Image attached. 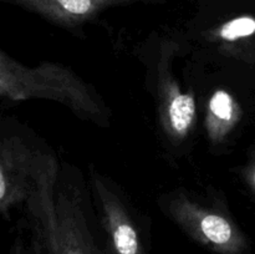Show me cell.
<instances>
[{"label": "cell", "instance_id": "52a82bcc", "mask_svg": "<svg viewBox=\"0 0 255 254\" xmlns=\"http://www.w3.org/2000/svg\"><path fill=\"white\" fill-rule=\"evenodd\" d=\"M166 109L169 129L176 136H186L196 119L194 97L188 94H182L179 90H177L169 95Z\"/></svg>", "mask_w": 255, "mask_h": 254}, {"label": "cell", "instance_id": "277c9868", "mask_svg": "<svg viewBox=\"0 0 255 254\" xmlns=\"http://www.w3.org/2000/svg\"><path fill=\"white\" fill-rule=\"evenodd\" d=\"M91 191L109 254H149L148 238L125 199L106 178L91 171Z\"/></svg>", "mask_w": 255, "mask_h": 254}, {"label": "cell", "instance_id": "8fae6325", "mask_svg": "<svg viewBox=\"0 0 255 254\" xmlns=\"http://www.w3.org/2000/svg\"><path fill=\"white\" fill-rule=\"evenodd\" d=\"M247 181H248L249 186L253 189L255 194V159L252 161V163L249 164L248 172H247Z\"/></svg>", "mask_w": 255, "mask_h": 254}, {"label": "cell", "instance_id": "3957f363", "mask_svg": "<svg viewBox=\"0 0 255 254\" xmlns=\"http://www.w3.org/2000/svg\"><path fill=\"white\" fill-rule=\"evenodd\" d=\"M29 127L11 116H0V217L24 207L40 173L52 156Z\"/></svg>", "mask_w": 255, "mask_h": 254}, {"label": "cell", "instance_id": "7a4b0ae2", "mask_svg": "<svg viewBox=\"0 0 255 254\" xmlns=\"http://www.w3.org/2000/svg\"><path fill=\"white\" fill-rule=\"evenodd\" d=\"M80 188L59 176L55 204L26 214L32 254H109L91 229Z\"/></svg>", "mask_w": 255, "mask_h": 254}, {"label": "cell", "instance_id": "30bf717a", "mask_svg": "<svg viewBox=\"0 0 255 254\" xmlns=\"http://www.w3.org/2000/svg\"><path fill=\"white\" fill-rule=\"evenodd\" d=\"M9 254H32L31 249L27 246L22 236H16L9 249Z\"/></svg>", "mask_w": 255, "mask_h": 254}, {"label": "cell", "instance_id": "6da1fadb", "mask_svg": "<svg viewBox=\"0 0 255 254\" xmlns=\"http://www.w3.org/2000/svg\"><path fill=\"white\" fill-rule=\"evenodd\" d=\"M31 99L60 102L81 119L107 125L106 105L96 90L70 67L55 62H42L30 67L0 49V101Z\"/></svg>", "mask_w": 255, "mask_h": 254}, {"label": "cell", "instance_id": "ba28073f", "mask_svg": "<svg viewBox=\"0 0 255 254\" xmlns=\"http://www.w3.org/2000/svg\"><path fill=\"white\" fill-rule=\"evenodd\" d=\"M255 32V20L252 17H238L227 22L219 31V36L228 41H234L239 37L249 36Z\"/></svg>", "mask_w": 255, "mask_h": 254}, {"label": "cell", "instance_id": "9c48e42d", "mask_svg": "<svg viewBox=\"0 0 255 254\" xmlns=\"http://www.w3.org/2000/svg\"><path fill=\"white\" fill-rule=\"evenodd\" d=\"M209 110L214 117L223 120V121H228L232 119L234 112L232 97L224 91L216 92L209 102Z\"/></svg>", "mask_w": 255, "mask_h": 254}, {"label": "cell", "instance_id": "5b68a950", "mask_svg": "<svg viewBox=\"0 0 255 254\" xmlns=\"http://www.w3.org/2000/svg\"><path fill=\"white\" fill-rule=\"evenodd\" d=\"M169 216L192 239L216 254H248L251 243L242 229L224 214L202 208L186 197L169 203Z\"/></svg>", "mask_w": 255, "mask_h": 254}, {"label": "cell", "instance_id": "8992f818", "mask_svg": "<svg viewBox=\"0 0 255 254\" xmlns=\"http://www.w3.org/2000/svg\"><path fill=\"white\" fill-rule=\"evenodd\" d=\"M149 0H0V4L19 6L40 15L52 24L77 29L112 6Z\"/></svg>", "mask_w": 255, "mask_h": 254}]
</instances>
